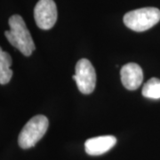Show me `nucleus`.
Wrapping results in <instances>:
<instances>
[{
	"label": "nucleus",
	"mask_w": 160,
	"mask_h": 160,
	"mask_svg": "<svg viewBox=\"0 0 160 160\" xmlns=\"http://www.w3.org/2000/svg\"><path fill=\"white\" fill-rule=\"evenodd\" d=\"M72 78L82 93L90 94L95 89L96 73L89 60L81 59L77 62L76 73Z\"/></svg>",
	"instance_id": "obj_4"
},
{
	"label": "nucleus",
	"mask_w": 160,
	"mask_h": 160,
	"mask_svg": "<svg viewBox=\"0 0 160 160\" xmlns=\"http://www.w3.org/2000/svg\"><path fill=\"white\" fill-rule=\"evenodd\" d=\"M116 143L117 139L112 135L91 138L85 142L86 152L90 156H100L110 150Z\"/></svg>",
	"instance_id": "obj_7"
},
{
	"label": "nucleus",
	"mask_w": 160,
	"mask_h": 160,
	"mask_svg": "<svg viewBox=\"0 0 160 160\" xmlns=\"http://www.w3.org/2000/svg\"><path fill=\"white\" fill-rule=\"evenodd\" d=\"M57 7L53 0H39L34 8L35 22L41 29H52L57 21Z\"/></svg>",
	"instance_id": "obj_5"
},
{
	"label": "nucleus",
	"mask_w": 160,
	"mask_h": 160,
	"mask_svg": "<svg viewBox=\"0 0 160 160\" xmlns=\"http://www.w3.org/2000/svg\"><path fill=\"white\" fill-rule=\"evenodd\" d=\"M121 81L127 90L134 91L138 89L143 81V71L136 63H126L120 70Z\"/></svg>",
	"instance_id": "obj_6"
},
{
	"label": "nucleus",
	"mask_w": 160,
	"mask_h": 160,
	"mask_svg": "<svg viewBox=\"0 0 160 160\" xmlns=\"http://www.w3.org/2000/svg\"><path fill=\"white\" fill-rule=\"evenodd\" d=\"M160 21V10L156 7H144L126 12L124 23L127 28L142 32L154 27Z\"/></svg>",
	"instance_id": "obj_2"
},
{
	"label": "nucleus",
	"mask_w": 160,
	"mask_h": 160,
	"mask_svg": "<svg viewBox=\"0 0 160 160\" xmlns=\"http://www.w3.org/2000/svg\"><path fill=\"white\" fill-rule=\"evenodd\" d=\"M12 62L10 54L0 47V85H6L11 80L12 77V70L10 69Z\"/></svg>",
	"instance_id": "obj_8"
},
{
	"label": "nucleus",
	"mask_w": 160,
	"mask_h": 160,
	"mask_svg": "<svg viewBox=\"0 0 160 160\" xmlns=\"http://www.w3.org/2000/svg\"><path fill=\"white\" fill-rule=\"evenodd\" d=\"M142 95L149 99H160V79L150 78L143 86Z\"/></svg>",
	"instance_id": "obj_9"
},
{
	"label": "nucleus",
	"mask_w": 160,
	"mask_h": 160,
	"mask_svg": "<svg viewBox=\"0 0 160 160\" xmlns=\"http://www.w3.org/2000/svg\"><path fill=\"white\" fill-rule=\"evenodd\" d=\"M49 121L46 116H35L24 126L18 138L19 146L27 149L34 147L46 134L48 129Z\"/></svg>",
	"instance_id": "obj_3"
},
{
	"label": "nucleus",
	"mask_w": 160,
	"mask_h": 160,
	"mask_svg": "<svg viewBox=\"0 0 160 160\" xmlns=\"http://www.w3.org/2000/svg\"><path fill=\"white\" fill-rule=\"evenodd\" d=\"M10 30L5 35L12 46L17 48L25 56H30L36 49L34 41L22 16L14 14L9 19Z\"/></svg>",
	"instance_id": "obj_1"
}]
</instances>
